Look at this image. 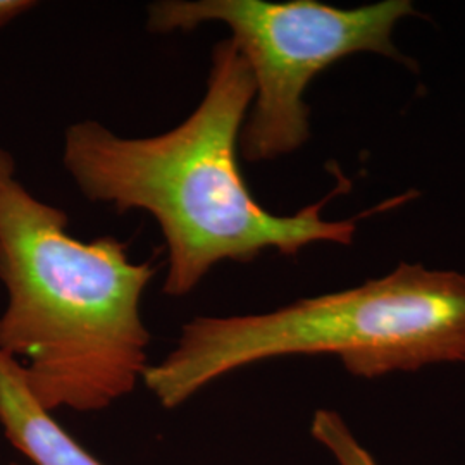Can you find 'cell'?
Returning a JSON list of instances; mask_svg holds the SVG:
<instances>
[{
    "label": "cell",
    "instance_id": "6da1fadb",
    "mask_svg": "<svg viewBox=\"0 0 465 465\" xmlns=\"http://www.w3.org/2000/svg\"><path fill=\"white\" fill-rule=\"evenodd\" d=\"M253 95L249 64L228 36L211 50L205 94L178 126L126 138L84 119L64 134L63 166L84 199L155 219L167 250V297H186L226 261L252 262L267 250L295 257L317 243L351 245L367 217H324L349 183L293 214L271 213L252 195L240 167V136Z\"/></svg>",
    "mask_w": 465,
    "mask_h": 465
},
{
    "label": "cell",
    "instance_id": "7a4b0ae2",
    "mask_svg": "<svg viewBox=\"0 0 465 465\" xmlns=\"http://www.w3.org/2000/svg\"><path fill=\"white\" fill-rule=\"evenodd\" d=\"M155 272L114 236H73L66 213L35 197L0 147V351L23 364L50 414L105 411L143 381L142 300Z\"/></svg>",
    "mask_w": 465,
    "mask_h": 465
},
{
    "label": "cell",
    "instance_id": "3957f363",
    "mask_svg": "<svg viewBox=\"0 0 465 465\" xmlns=\"http://www.w3.org/2000/svg\"><path fill=\"white\" fill-rule=\"evenodd\" d=\"M293 355H332L364 380L465 364V272L401 262L276 311L195 317L142 382L164 409H178L226 374Z\"/></svg>",
    "mask_w": 465,
    "mask_h": 465
},
{
    "label": "cell",
    "instance_id": "277c9868",
    "mask_svg": "<svg viewBox=\"0 0 465 465\" xmlns=\"http://www.w3.org/2000/svg\"><path fill=\"white\" fill-rule=\"evenodd\" d=\"M414 15L411 0L359 7L319 0H159L147 9V28L166 35L221 23L230 30L255 86L240 136V157L269 163L309 142L305 92L322 71L355 54H376L412 66L393 34L401 19Z\"/></svg>",
    "mask_w": 465,
    "mask_h": 465
},
{
    "label": "cell",
    "instance_id": "5b68a950",
    "mask_svg": "<svg viewBox=\"0 0 465 465\" xmlns=\"http://www.w3.org/2000/svg\"><path fill=\"white\" fill-rule=\"evenodd\" d=\"M0 428L35 465H104L32 393L23 364L0 351Z\"/></svg>",
    "mask_w": 465,
    "mask_h": 465
},
{
    "label": "cell",
    "instance_id": "8992f818",
    "mask_svg": "<svg viewBox=\"0 0 465 465\" xmlns=\"http://www.w3.org/2000/svg\"><path fill=\"white\" fill-rule=\"evenodd\" d=\"M311 432L317 443L330 451L338 465H380L355 432L350 430L345 419L334 411H317L311 422Z\"/></svg>",
    "mask_w": 465,
    "mask_h": 465
},
{
    "label": "cell",
    "instance_id": "52a82bcc",
    "mask_svg": "<svg viewBox=\"0 0 465 465\" xmlns=\"http://www.w3.org/2000/svg\"><path fill=\"white\" fill-rule=\"evenodd\" d=\"M34 7H36V2L32 0H0V28L7 26Z\"/></svg>",
    "mask_w": 465,
    "mask_h": 465
}]
</instances>
